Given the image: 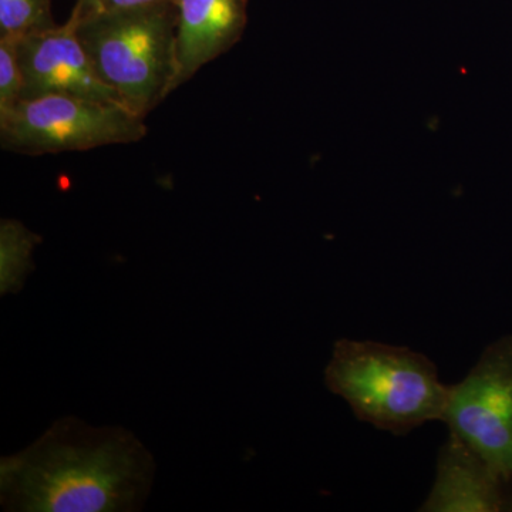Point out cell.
Returning <instances> with one entry per match:
<instances>
[{
    "label": "cell",
    "instance_id": "6da1fadb",
    "mask_svg": "<svg viewBox=\"0 0 512 512\" xmlns=\"http://www.w3.org/2000/svg\"><path fill=\"white\" fill-rule=\"evenodd\" d=\"M156 461L124 427L56 420L25 450L0 461L9 512H131L153 488Z\"/></svg>",
    "mask_w": 512,
    "mask_h": 512
},
{
    "label": "cell",
    "instance_id": "7a4b0ae2",
    "mask_svg": "<svg viewBox=\"0 0 512 512\" xmlns=\"http://www.w3.org/2000/svg\"><path fill=\"white\" fill-rule=\"evenodd\" d=\"M326 387L349 404L356 419L406 436L443 421L450 396L437 366L406 346L340 339L325 369Z\"/></svg>",
    "mask_w": 512,
    "mask_h": 512
},
{
    "label": "cell",
    "instance_id": "9c48e42d",
    "mask_svg": "<svg viewBox=\"0 0 512 512\" xmlns=\"http://www.w3.org/2000/svg\"><path fill=\"white\" fill-rule=\"evenodd\" d=\"M42 237L18 220L0 222V293H18L35 268L33 252Z\"/></svg>",
    "mask_w": 512,
    "mask_h": 512
},
{
    "label": "cell",
    "instance_id": "30bf717a",
    "mask_svg": "<svg viewBox=\"0 0 512 512\" xmlns=\"http://www.w3.org/2000/svg\"><path fill=\"white\" fill-rule=\"evenodd\" d=\"M56 26L52 0H0V39L19 40Z\"/></svg>",
    "mask_w": 512,
    "mask_h": 512
},
{
    "label": "cell",
    "instance_id": "52a82bcc",
    "mask_svg": "<svg viewBox=\"0 0 512 512\" xmlns=\"http://www.w3.org/2000/svg\"><path fill=\"white\" fill-rule=\"evenodd\" d=\"M420 512H512V477L457 434L437 457L436 478Z\"/></svg>",
    "mask_w": 512,
    "mask_h": 512
},
{
    "label": "cell",
    "instance_id": "277c9868",
    "mask_svg": "<svg viewBox=\"0 0 512 512\" xmlns=\"http://www.w3.org/2000/svg\"><path fill=\"white\" fill-rule=\"evenodd\" d=\"M144 120L123 104L46 94L0 116V144L25 156L133 144L147 136Z\"/></svg>",
    "mask_w": 512,
    "mask_h": 512
},
{
    "label": "cell",
    "instance_id": "5b68a950",
    "mask_svg": "<svg viewBox=\"0 0 512 512\" xmlns=\"http://www.w3.org/2000/svg\"><path fill=\"white\" fill-rule=\"evenodd\" d=\"M443 421L512 477V335L488 345L468 375L451 384Z\"/></svg>",
    "mask_w": 512,
    "mask_h": 512
},
{
    "label": "cell",
    "instance_id": "8992f818",
    "mask_svg": "<svg viewBox=\"0 0 512 512\" xmlns=\"http://www.w3.org/2000/svg\"><path fill=\"white\" fill-rule=\"evenodd\" d=\"M16 43L23 73L22 100L46 94H72L123 104L94 72L72 19L46 32L23 37Z\"/></svg>",
    "mask_w": 512,
    "mask_h": 512
},
{
    "label": "cell",
    "instance_id": "8fae6325",
    "mask_svg": "<svg viewBox=\"0 0 512 512\" xmlns=\"http://www.w3.org/2000/svg\"><path fill=\"white\" fill-rule=\"evenodd\" d=\"M22 93L23 73L18 43L13 39H0V116L18 106Z\"/></svg>",
    "mask_w": 512,
    "mask_h": 512
},
{
    "label": "cell",
    "instance_id": "ba28073f",
    "mask_svg": "<svg viewBox=\"0 0 512 512\" xmlns=\"http://www.w3.org/2000/svg\"><path fill=\"white\" fill-rule=\"evenodd\" d=\"M177 74L173 92L244 36L248 0H177Z\"/></svg>",
    "mask_w": 512,
    "mask_h": 512
},
{
    "label": "cell",
    "instance_id": "7c38bea8",
    "mask_svg": "<svg viewBox=\"0 0 512 512\" xmlns=\"http://www.w3.org/2000/svg\"><path fill=\"white\" fill-rule=\"evenodd\" d=\"M161 2L177 3V0H77L73 10L79 13H90L100 12V10L137 8V6Z\"/></svg>",
    "mask_w": 512,
    "mask_h": 512
},
{
    "label": "cell",
    "instance_id": "3957f363",
    "mask_svg": "<svg viewBox=\"0 0 512 512\" xmlns=\"http://www.w3.org/2000/svg\"><path fill=\"white\" fill-rule=\"evenodd\" d=\"M70 19L94 72L127 109L146 119L174 93L177 3L90 13L73 10Z\"/></svg>",
    "mask_w": 512,
    "mask_h": 512
}]
</instances>
